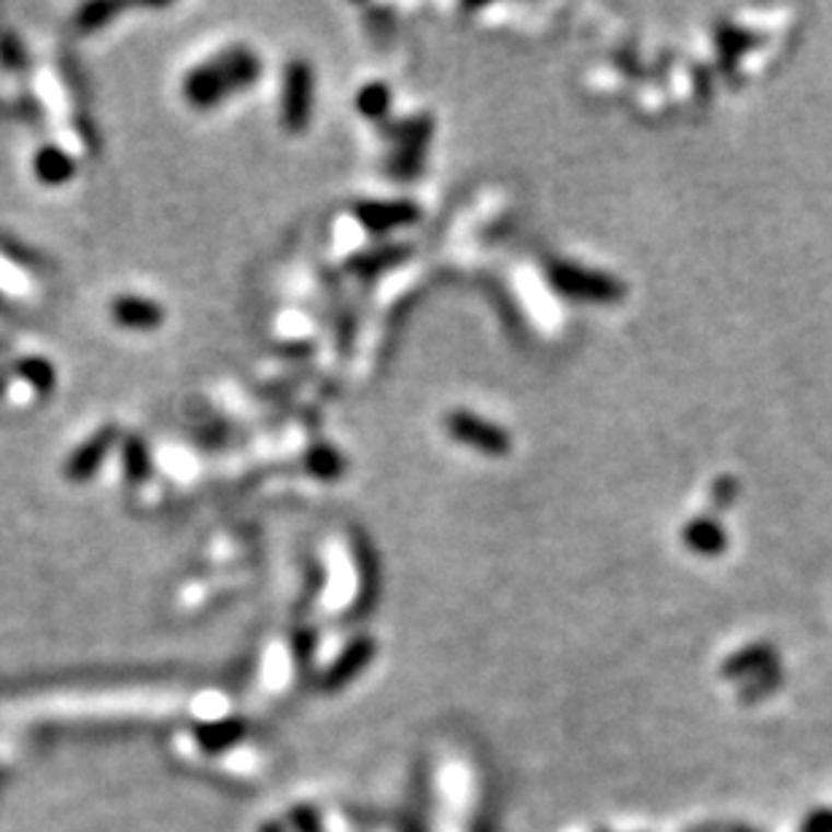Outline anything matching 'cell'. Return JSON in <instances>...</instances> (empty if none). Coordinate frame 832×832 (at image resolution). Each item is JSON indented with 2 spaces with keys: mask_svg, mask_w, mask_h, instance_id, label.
Masks as SVG:
<instances>
[{
  "mask_svg": "<svg viewBox=\"0 0 832 832\" xmlns=\"http://www.w3.org/2000/svg\"><path fill=\"white\" fill-rule=\"evenodd\" d=\"M261 75V60L246 46L221 51L213 60L202 62L195 71L186 73L184 79V97L189 106L208 110L226 97L246 92L254 86Z\"/></svg>",
  "mask_w": 832,
  "mask_h": 832,
  "instance_id": "cell-1",
  "label": "cell"
},
{
  "mask_svg": "<svg viewBox=\"0 0 832 832\" xmlns=\"http://www.w3.org/2000/svg\"><path fill=\"white\" fill-rule=\"evenodd\" d=\"M550 281L566 300L593 302V305H612V302L625 294V286L617 278L607 276V272L572 265V261L550 265Z\"/></svg>",
  "mask_w": 832,
  "mask_h": 832,
  "instance_id": "cell-2",
  "label": "cell"
},
{
  "mask_svg": "<svg viewBox=\"0 0 832 832\" xmlns=\"http://www.w3.org/2000/svg\"><path fill=\"white\" fill-rule=\"evenodd\" d=\"M445 429L453 440H458L461 445L474 447V450H480L482 456L502 458L507 456L512 447L509 434L504 432L499 423L485 421V418L474 415V412H467V410H453L450 415L445 418Z\"/></svg>",
  "mask_w": 832,
  "mask_h": 832,
  "instance_id": "cell-3",
  "label": "cell"
},
{
  "mask_svg": "<svg viewBox=\"0 0 832 832\" xmlns=\"http://www.w3.org/2000/svg\"><path fill=\"white\" fill-rule=\"evenodd\" d=\"M313 68L305 60H291L283 75L281 121L289 132H305L313 116Z\"/></svg>",
  "mask_w": 832,
  "mask_h": 832,
  "instance_id": "cell-4",
  "label": "cell"
},
{
  "mask_svg": "<svg viewBox=\"0 0 832 832\" xmlns=\"http://www.w3.org/2000/svg\"><path fill=\"white\" fill-rule=\"evenodd\" d=\"M391 138L397 141V154L391 160L394 176L412 178L423 165V154H426V143L432 141V119L418 116V119L401 121L391 130Z\"/></svg>",
  "mask_w": 832,
  "mask_h": 832,
  "instance_id": "cell-5",
  "label": "cell"
},
{
  "mask_svg": "<svg viewBox=\"0 0 832 832\" xmlns=\"http://www.w3.org/2000/svg\"><path fill=\"white\" fill-rule=\"evenodd\" d=\"M116 440H119V432L116 426H106L101 429L92 440H86L79 450L68 458L66 464V477L71 482H86L97 474V469L103 467V461L108 458V453L114 450Z\"/></svg>",
  "mask_w": 832,
  "mask_h": 832,
  "instance_id": "cell-6",
  "label": "cell"
},
{
  "mask_svg": "<svg viewBox=\"0 0 832 832\" xmlns=\"http://www.w3.org/2000/svg\"><path fill=\"white\" fill-rule=\"evenodd\" d=\"M356 216L370 232H391L397 226H410L421 219V208L415 202L391 200V202H362L356 208Z\"/></svg>",
  "mask_w": 832,
  "mask_h": 832,
  "instance_id": "cell-7",
  "label": "cell"
},
{
  "mask_svg": "<svg viewBox=\"0 0 832 832\" xmlns=\"http://www.w3.org/2000/svg\"><path fill=\"white\" fill-rule=\"evenodd\" d=\"M110 318H114L119 326H125V329L151 331V329H160L162 321H165V310H162L156 302L127 294V296H116V300L110 302Z\"/></svg>",
  "mask_w": 832,
  "mask_h": 832,
  "instance_id": "cell-8",
  "label": "cell"
},
{
  "mask_svg": "<svg viewBox=\"0 0 832 832\" xmlns=\"http://www.w3.org/2000/svg\"><path fill=\"white\" fill-rule=\"evenodd\" d=\"M33 165H36L38 181L49 186L68 184L75 173L71 156H68L62 149H57V145H44V149L36 154V162H33Z\"/></svg>",
  "mask_w": 832,
  "mask_h": 832,
  "instance_id": "cell-9",
  "label": "cell"
},
{
  "mask_svg": "<svg viewBox=\"0 0 832 832\" xmlns=\"http://www.w3.org/2000/svg\"><path fill=\"white\" fill-rule=\"evenodd\" d=\"M407 256H410V248H405V246H388V248H380V251L356 256V259L351 261V267L356 272H362V276H375V272L388 270V267H394V265H399V261H405Z\"/></svg>",
  "mask_w": 832,
  "mask_h": 832,
  "instance_id": "cell-10",
  "label": "cell"
},
{
  "mask_svg": "<svg viewBox=\"0 0 832 832\" xmlns=\"http://www.w3.org/2000/svg\"><path fill=\"white\" fill-rule=\"evenodd\" d=\"M307 469L321 480H337L345 471V458L335 450V447L318 445L307 453Z\"/></svg>",
  "mask_w": 832,
  "mask_h": 832,
  "instance_id": "cell-11",
  "label": "cell"
},
{
  "mask_svg": "<svg viewBox=\"0 0 832 832\" xmlns=\"http://www.w3.org/2000/svg\"><path fill=\"white\" fill-rule=\"evenodd\" d=\"M16 372L40 394H49L57 383V372L46 359H25L16 364Z\"/></svg>",
  "mask_w": 832,
  "mask_h": 832,
  "instance_id": "cell-12",
  "label": "cell"
},
{
  "mask_svg": "<svg viewBox=\"0 0 832 832\" xmlns=\"http://www.w3.org/2000/svg\"><path fill=\"white\" fill-rule=\"evenodd\" d=\"M125 471H127V480L130 482H141L149 477L151 471V458H149V450H145V445L138 436H127L125 442Z\"/></svg>",
  "mask_w": 832,
  "mask_h": 832,
  "instance_id": "cell-13",
  "label": "cell"
},
{
  "mask_svg": "<svg viewBox=\"0 0 832 832\" xmlns=\"http://www.w3.org/2000/svg\"><path fill=\"white\" fill-rule=\"evenodd\" d=\"M684 537H688V542L692 547H698V550H719L725 542L723 528H719L714 520H708V517H701V520L690 523Z\"/></svg>",
  "mask_w": 832,
  "mask_h": 832,
  "instance_id": "cell-14",
  "label": "cell"
},
{
  "mask_svg": "<svg viewBox=\"0 0 832 832\" xmlns=\"http://www.w3.org/2000/svg\"><path fill=\"white\" fill-rule=\"evenodd\" d=\"M388 106H391V92L386 84L364 86L356 97V108L370 119H383L388 114Z\"/></svg>",
  "mask_w": 832,
  "mask_h": 832,
  "instance_id": "cell-15",
  "label": "cell"
},
{
  "mask_svg": "<svg viewBox=\"0 0 832 832\" xmlns=\"http://www.w3.org/2000/svg\"><path fill=\"white\" fill-rule=\"evenodd\" d=\"M119 11H121V5L92 3V5H84V9L79 11V16H75V22H79V31L92 33V31H97V27L108 25L110 16L119 14Z\"/></svg>",
  "mask_w": 832,
  "mask_h": 832,
  "instance_id": "cell-16",
  "label": "cell"
},
{
  "mask_svg": "<svg viewBox=\"0 0 832 832\" xmlns=\"http://www.w3.org/2000/svg\"><path fill=\"white\" fill-rule=\"evenodd\" d=\"M747 46H749V36L747 33L736 31V27H727V31L719 33V51H723L725 62L736 60L738 51L747 49Z\"/></svg>",
  "mask_w": 832,
  "mask_h": 832,
  "instance_id": "cell-17",
  "label": "cell"
},
{
  "mask_svg": "<svg viewBox=\"0 0 832 832\" xmlns=\"http://www.w3.org/2000/svg\"><path fill=\"white\" fill-rule=\"evenodd\" d=\"M712 496L717 507H727V504H733V499L738 496V482L733 480V477H719L712 488Z\"/></svg>",
  "mask_w": 832,
  "mask_h": 832,
  "instance_id": "cell-18",
  "label": "cell"
}]
</instances>
